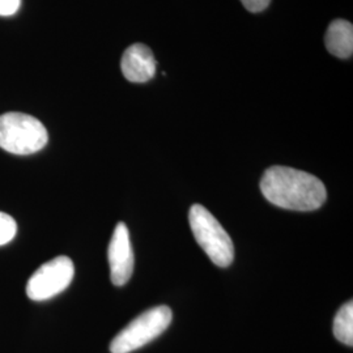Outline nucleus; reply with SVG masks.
<instances>
[{
    "instance_id": "3",
    "label": "nucleus",
    "mask_w": 353,
    "mask_h": 353,
    "mask_svg": "<svg viewBox=\"0 0 353 353\" xmlns=\"http://www.w3.org/2000/svg\"><path fill=\"white\" fill-rule=\"evenodd\" d=\"M49 135L37 118L24 113L0 115V148L13 154H32L48 144Z\"/></svg>"
},
{
    "instance_id": "8",
    "label": "nucleus",
    "mask_w": 353,
    "mask_h": 353,
    "mask_svg": "<svg viewBox=\"0 0 353 353\" xmlns=\"http://www.w3.org/2000/svg\"><path fill=\"white\" fill-rule=\"evenodd\" d=\"M325 45L332 55L348 59L353 54V26L347 20H334L327 28Z\"/></svg>"
},
{
    "instance_id": "7",
    "label": "nucleus",
    "mask_w": 353,
    "mask_h": 353,
    "mask_svg": "<svg viewBox=\"0 0 353 353\" xmlns=\"http://www.w3.org/2000/svg\"><path fill=\"white\" fill-rule=\"evenodd\" d=\"M156 59L151 49L143 43H134L127 48L121 68L122 74L131 83H147L156 75Z\"/></svg>"
},
{
    "instance_id": "5",
    "label": "nucleus",
    "mask_w": 353,
    "mask_h": 353,
    "mask_svg": "<svg viewBox=\"0 0 353 353\" xmlns=\"http://www.w3.org/2000/svg\"><path fill=\"white\" fill-rule=\"evenodd\" d=\"M75 265L68 256H57L41 265L26 284V294L33 301H46L68 288Z\"/></svg>"
},
{
    "instance_id": "10",
    "label": "nucleus",
    "mask_w": 353,
    "mask_h": 353,
    "mask_svg": "<svg viewBox=\"0 0 353 353\" xmlns=\"http://www.w3.org/2000/svg\"><path fill=\"white\" fill-rule=\"evenodd\" d=\"M17 232V225L14 219L10 214L0 212V246L7 245L13 240Z\"/></svg>"
},
{
    "instance_id": "6",
    "label": "nucleus",
    "mask_w": 353,
    "mask_h": 353,
    "mask_svg": "<svg viewBox=\"0 0 353 353\" xmlns=\"http://www.w3.org/2000/svg\"><path fill=\"white\" fill-rule=\"evenodd\" d=\"M112 283L117 287L125 285L134 272V252L130 240V232L125 223H118L108 249Z\"/></svg>"
},
{
    "instance_id": "2",
    "label": "nucleus",
    "mask_w": 353,
    "mask_h": 353,
    "mask_svg": "<svg viewBox=\"0 0 353 353\" xmlns=\"http://www.w3.org/2000/svg\"><path fill=\"white\" fill-rule=\"evenodd\" d=\"M189 221L195 240L212 263L219 267H228L233 263V241L214 214L201 204H194L190 208Z\"/></svg>"
},
{
    "instance_id": "12",
    "label": "nucleus",
    "mask_w": 353,
    "mask_h": 353,
    "mask_svg": "<svg viewBox=\"0 0 353 353\" xmlns=\"http://www.w3.org/2000/svg\"><path fill=\"white\" fill-rule=\"evenodd\" d=\"M241 3L249 12L256 13L265 11L271 0H241Z\"/></svg>"
},
{
    "instance_id": "1",
    "label": "nucleus",
    "mask_w": 353,
    "mask_h": 353,
    "mask_svg": "<svg viewBox=\"0 0 353 353\" xmlns=\"http://www.w3.org/2000/svg\"><path fill=\"white\" fill-rule=\"evenodd\" d=\"M261 191L271 204L299 212L316 211L327 198L319 178L288 166L268 168L261 179Z\"/></svg>"
},
{
    "instance_id": "11",
    "label": "nucleus",
    "mask_w": 353,
    "mask_h": 353,
    "mask_svg": "<svg viewBox=\"0 0 353 353\" xmlns=\"http://www.w3.org/2000/svg\"><path fill=\"white\" fill-rule=\"evenodd\" d=\"M21 0H0V16H12L19 11Z\"/></svg>"
},
{
    "instance_id": "9",
    "label": "nucleus",
    "mask_w": 353,
    "mask_h": 353,
    "mask_svg": "<svg viewBox=\"0 0 353 353\" xmlns=\"http://www.w3.org/2000/svg\"><path fill=\"white\" fill-rule=\"evenodd\" d=\"M334 335L345 345H353V303H344L334 319Z\"/></svg>"
},
{
    "instance_id": "4",
    "label": "nucleus",
    "mask_w": 353,
    "mask_h": 353,
    "mask_svg": "<svg viewBox=\"0 0 353 353\" xmlns=\"http://www.w3.org/2000/svg\"><path fill=\"white\" fill-rule=\"evenodd\" d=\"M170 307L154 306L130 322L110 343L112 353H131L159 338L170 326Z\"/></svg>"
}]
</instances>
